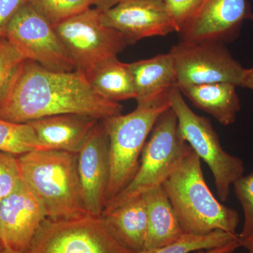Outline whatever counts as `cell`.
<instances>
[{"label": "cell", "instance_id": "1", "mask_svg": "<svg viewBox=\"0 0 253 253\" xmlns=\"http://www.w3.org/2000/svg\"><path fill=\"white\" fill-rule=\"evenodd\" d=\"M119 102L95 92L84 74L56 72L31 60L20 65L0 99V118L27 123L61 114H78L102 121L122 114Z\"/></svg>", "mask_w": 253, "mask_h": 253}, {"label": "cell", "instance_id": "2", "mask_svg": "<svg viewBox=\"0 0 253 253\" xmlns=\"http://www.w3.org/2000/svg\"><path fill=\"white\" fill-rule=\"evenodd\" d=\"M162 186L186 233L206 235L221 230L237 234L239 213L214 197L206 184L201 158L189 145Z\"/></svg>", "mask_w": 253, "mask_h": 253}, {"label": "cell", "instance_id": "3", "mask_svg": "<svg viewBox=\"0 0 253 253\" xmlns=\"http://www.w3.org/2000/svg\"><path fill=\"white\" fill-rule=\"evenodd\" d=\"M23 180L41 200L48 219L71 220L88 215L82 199L78 154L34 150L18 156Z\"/></svg>", "mask_w": 253, "mask_h": 253}, {"label": "cell", "instance_id": "4", "mask_svg": "<svg viewBox=\"0 0 253 253\" xmlns=\"http://www.w3.org/2000/svg\"><path fill=\"white\" fill-rule=\"evenodd\" d=\"M170 107L169 94L132 112L102 120L109 140L110 175L106 203L126 187L139 168L141 153L158 118Z\"/></svg>", "mask_w": 253, "mask_h": 253}, {"label": "cell", "instance_id": "5", "mask_svg": "<svg viewBox=\"0 0 253 253\" xmlns=\"http://www.w3.org/2000/svg\"><path fill=\"white\" fill-rule=\"evenodd\" d=\"M189 144L181 136L177 118L172 108L158 118L141 153L140 163L131 182L106 204L104 211H109L129 200L162 186Z\"/></svg>", "mask_w": 253, "mask_h": 253}, {"label": "cell", "instance_id": "6", "mask_svg": "<svg viewBox=\"0 0 253 253\" xmlns=\"http://www.w3.org/2000/svg\"><path fill=\"white\" fill-rule=\"evenodd\" d=\"M169 100L181 136L208 165L214 177L218 197L221 202H226L231 186L244 175V161L223 149L211 121L190 109L177 86L169 91Z\"/></svg>", "mask_w": 253, "mask_h": 253}, {"label": "cell", "instance_id": "7", "mask_svg": "<svg viewBox=\"0 0 253 253\" xmlns=\"http://www.w3.org/2000/svg\"><path fill=\"white\" fill-rule=\"evenodd\" d=\"M77 71L87 77L106 60L129 45L125 37L101 21V11L89 9L54 26Z\"/></svg>", "mask_w": 253, "mask_h": 253}, {"label": "cell", "instance_id": "8", "mask_svg": "<svg viewBox=\"0 0 253 253\" xmlns=\"http://www.w3.org/2000/svg\"><path fill=\"white\" fill-rule=\"evenodd\" d=\"M28 253H135L118 242L102 218L88 215L71 220L46 218Z\"/></svg>", "mask_w": 253, "mask_h": 253}, {"label": "cell", "instance_id": "9", "mask_svg": "<svg viewBox=\"0 0 253 253\" xmlns=\"http://www.w3.org/2000/svg\"><path fill=\"white\" fill-rule=\"evenodd\" d=\"M169 53L174 60L179 89L217 83L241 86L245 68L222 42L180 41Z\"/></svg>", "mask_w": 253, "mask_h": 253}, {"label": "cell", "instance_id": "10", "mask_svg": "<svg viewBox=\"0 0 253 253\" xmlns=\"http://www.w3.org/2000/svg\"><path fill=\"white\" fill-rule=\"evenodd\" d=\"M5 38L25 59L56 71H76V66L56 34L54 26L26 3L16 13L6 29Z\"/></svg>", "mask_w": 253, "mask_h": 253}, {"label": "cell", "instance_id": "11", "mask_svg": "<svg viewBox=\"0 0 253 253\" xmlns=\"http://www.w3.org/2000/svg\"><path fill=\"white\" fill-rule=\"evenodd\" d=\"M246 21H253L249 0H203L178 33L185 42L223 43L236 38Z\"/></svg>", "mask_w": 253, "mask_h": 253}, {"label": "cell", "instance_id": "12", "mask_svg": "<svg viewBox=\"0 0 253 253\" xmlns=\"http://www.w3.org/2000/svg\"><path fill=\"white\" fill-rule=\"evenodd\" d=\"M46 218L41 200L23 180L1 200L0 241L4 249L28 253L37 231Z\"/></svg>", "mask_w": 253, "mask_h": 253}, {"label": "cell", "instance_id": "13", "mask_svg": "<svg viewBox=\"0 0 253 253\" xmlns=\"http://www.w3.org/2000/svg\"><path fill=\"white\" fill-rule=\"evenodd\" d=\"M78 171L84 209L89 215L101 217L110 175L109 136L101 121L78 152Z\"/></svg>", "mask_w": 253, "mask_h": 253}, {"label": "cell", "instance_id": "14", "mask_svg": "<svg viewBox=\"0 0 253 253\" xmlns=\"http://www.w3.org/2000/svg\"><path fill=\"white\" fill-rule=\"evenodd\" d=\"M101 21L134 44L146 38L177 33L164 0H128L101 11Z\"/></svg>", "mask_w": 253, "mask_h": 253}, {"label": "cell", "instance_id": "15", "mask_svg": "<svg viewBox=\"0 0 253 253\" xmlns=\"http://www.w3.org/2000/svg\"><path fill=\"white\" fill-rule=\"evenodd\" d=\"M99 120L78 114H61L27 123L38 140V150L63 151L78 154Z\"/></svg>", "mask_w": 253, "mask_h": 253}, {"label": "cell", "instance_id": "16", "mask_svg": "<svg viewBox=\"0 0 253 253\" xmlns=\"http://www.w3.org/2000/svg\"><path fill=\"white\" fill-rule=\"evenodd\" d=\"M101 218L112 235L134 253L144 249L148 230L147 206L144 195L104 211Z\"/></svg>", "mask_w": 253, "mask_h": 253}, {"label": "cell", "instance_id": "17", "mask_svg": "<svg viewBox=\"0 0 253 253\" xmlns=\"http://www.w3.org/2000/svg\"><path fill=\"white\" fill-rule=\"evenodd\" d=\"M137 104H148L169 94L176 86L174 60L170 53L128 63Z\"/></svg>", "mask_w": 253, "mask_h": 253}, {"label": "cell", "instance_id": "18", "mask_svg": "<svg viewBox=\"0 0 253 253\" xmlns=\"http://www.w3.org/2000/svg\"><path fill=\"white\" fill-rule=\"evenodd\" d=\"M147 206L148 230L144 249L172 244L186 234L163 186L143 194Z\"/></svg>", "mask_w": 253, "mask_h": 253}, {"label": "cell", "instance_id": "19", "mask_svg": "<svg viewBox=\"0 0 253 253\" xmlns=\"http://www.w3.org/2000/svg\"><path fill=\"white\" fill-rule=\"evenodd\" d=\"M237 86L231 83H217L179 89L196 108L211 115L222 126H228L235 123L241 109Z\"/></svg>", "mask_w": 253, "mask_h": 253}, {"label": "cell", "instance_id": "20", "mask_svg": "<svg viewBox=\"0 0 253 253\" xmlns=\"http://www.w3.org/2000/svg\"><path fill=\"white\" fill-rule=\"evenodd\" d=\"M86 78L95 92L105 99L119 102L136 98L129 65L121 62L117 56L101 63Z\"/></svg>", "mask_w": 253, "mask_h": 253}, {"label": "cell", "instance_id": "21", "mask_svg": "<svg viewBox=\"0 0 253 253\" xmlns=\"http://www.w3.org/2000/svg\"><path fill=\"white\" fill-rule=\"evenodd\" d=\"M236 239H238V234L221 230L212 231L206 235H195L186 233L172 244L163 247L144 249L136 253H192L200 250L221 247Z\"/></svg>", "mask_w": 253, "mask_h": 253}, {"label": "cell", "instance_id": "22", "mask_svg": "<svg viewBox=\"0 0 253 253\" xmlns=\"http://www.w3.org/2000/svg\"><path fill=\"white\" fill-rule=\"evenodd\" d=\"M36 149L38 140L31 125L0 118V151L19 156Z\"/></svg>", "mask_w": 253, "mask_h": 253}, {"label": "cell", "instance_id": "23", "mask_svg": "<svg viewBox=\"0 0 253 253\" xmlns=\"http://www.w3.org/2000/svg\"><path fill=\"white\" fill-rule=\"evenodd\" d=\"M52 26L90 9L94 0H28Z\"/></svg>", "mask_w": 253, "mask_h": 253}, {"label": "cell", "instance_id": "24", "mask_svg": "<svg viewBox=\"0 0 253 253\" xmlns=\"http://www.w3.org/2000/svg\"><path fill=\"white\" fill-rule=\"evenodd\" d=\"M233 186L244 213V226L238 234V239L241 241L253 235V171L241 176Z\"/></svg>", "mask_w": 253, "mask_h": 253}, {"label": "cell", "instance_id": "25", "mask_svg": "<svg viewBox=\"0 0 253 253\" xmlns=\"http://www.w3.org/2000/svg\"><path fill=\"white\" fill-rule=\"evenodd\" d=\"M25 58L6 38L0 39V99Z\"/></svg>", "mask_w": 253, "mask_h": 253}, {"label": "cell", "instance_id": "26", "mask_svg": "<svg viewBox=\"0 0 253 253\" xmlns=\"http://www.w3.org/2000/svg\"><path fill=\"white\" fill-rule=\"evenodd\" d=\"M22 181L18 156L0 151V198L9 196Z\"/></svg>", "mask_w": 253, "mask_h": 253}, {"label": "cell", "instance_id": "27", "mask_svg": "<svg viewBox=\"0 0 253 253\" xmlns=\"http://www.w3.org/2000/svg\"><path fill=\"white\" fill-rule=\"evenodd\" d=\"M203 0H164L168 11L180 31L184 23L198 9Z\"/></svg>", "mask_w": 253, "mask_h": 253}, {"label": "cell", "instance_id": "28", "mask_svg": "<svg viewBox=\"0 0 253 253\" xmlns=\"http://www.w3.org/2000/svg\"><path fill=\"white\" fill-rule=\"evenodd\" d=\"M28 0H0V39L5 38L9 23Z\"/></svg>", "mask_w": 253, "mask_h": 253}, {"label": "cell", "instance_id": "29", "mask_svg": "<svg viewBox=\"0 0 253 253\" xmlns=\"http://www.w3.org/2000/svg\"><path fill=\"white\" fill-rule=\"evenodd\" d=\"M239 247H241V244H240L239 239H238L225 246H221V247L214 248L212 249L200 250V251H195L192 253H232Z\"/></svg>", "mask_w": 253, "mask_h": 253}, {"label": "cell", "instance_id": "30", "mask_svg": "<svg viewBox=\"0 0 253 253\" xmlns=\"http://www.w3.org/2000/svg\"><path fill=\"white\" fill-rule=\"evenodd\" d=\"M126 1L128 0H94V5L96 9L104 11Z\"/></svg>", "mask_w": 253, "mask_h": 253}, {"label": "cell", "instance_id": "31", "mask_svg": "<svg viewBox=\"0 0 253 253\" xmlns=\"http://www.w3.org/2000/svg\"><path fill=\"white\" fill-rule=\"evenodd\" d=\"M241 86L253 91V67L245 68Z\"/></svg>", "mask_w": 253, "mask_h": 253}, {"label": "cell", "instance_id": "32", "mask_svg": "<svg viewBox=\"0 0 253 253\" xmlns=\"http://www.w3.org/2000/svg\"><path fill=\"white\" fill-rule=\"evenodd\" d=\"M241 246L247 250L249 253H253V235L250 236L247 239L239 241Z\"/></svg>", "mask_w": 253, "mask_h": 253}, {"label": "cell", "instance_id": "33", "mask_svg": "<svg viewBox=\"0 0 253 253\" xmlns=\"http://www.w3.org/2000/svg\"><path fill=\"white\" fill-rule=\"evenodd\" d=\"M0 253H20L16 252V251H11V250L4 249Z\"/></svg>", "mask_w": 253, "mask_h": 253}, {"label": "cell", "instance_id": "34", "mask_svg": "<svg viewBox=\"0 0 253 253\" xmlns=\"http://www.w3.org/2000/svg\"><path fill=\"white\" fill-rule=\"evenodd\" d=\"M4 250V246H3L2 244H1V241H0V253Z\"/></svg>", "mask_w": 253, "mask_h": 253}, {"label": "cell", "instance_id": "35", "mask_svg": "<svg viewBox=\"0 0 253 253\" xmlns=\"http://www.w3.org/2000/svg\"><path fill=\"white\" fill-rule=\"evenodd\" d=\"M1 200H2V199H1V198H0V211H1Z\"/></svg>", "mask_w": 253, "mask_h": 253}]
</instances>
